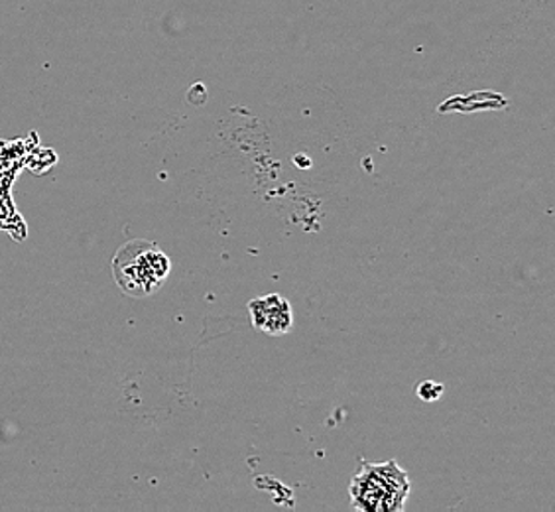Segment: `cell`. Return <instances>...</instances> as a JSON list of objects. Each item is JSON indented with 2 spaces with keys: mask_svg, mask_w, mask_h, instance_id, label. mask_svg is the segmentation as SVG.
I'll return each instance as SVG.
<instances>
[{
  "mask_svg": "<svg viewBox=\"0 0 555 512\" xmlns=\"http://www.w3.org/2000/svg\"><path fill=\"white\" fill-rule=\"evenodd\" d=\"M412 483L396 461L363 463L349 485L351 507L364 512H400L406 507Z\"/></svg>",
  "mask_w": 555,
  "mask_h": 512,
  "instance_id": "cell-1",
  "label": "cell"
},
{
  "mask_svg": "<svg viewBox=\"0 0 555 512\" xmlns=\"http://www.w3.org/2000/svg\"><path fill=\"white\" fill-rule=\"evenodd\" d=\"M171 263L156 243L130 241L118 248L113 258V274L118 289L134 298H144L164 286L170 274Z\"/></svg>",
  "mask_w": 555,
  "mask_h": 512,
  "instance_id": "cell-2",
  "label": "cell"
},
{
  "mask_svg": "<svg viewBox=\"0 0 555 512\" xmlns=\"http://www.w3.org/2000/svg\"><path fill=\"white\" fill-rule=\"evenodd\" d=\"M248 311L253 325L268 335H286L294 328L292 306L280 294H268L264 298L253 299L248 304Z\"/></svg>",
  "mask_w": 555,
  "mask_h": 512,
  "instance_id": "cell-3",
  "label": "cell"
},
{
  "mask_svg": "<svg viewBox=\"0 0 555 512\" xmlns=\"http://www.w3.org/2000/svg\"><path fill=\"white\" fill-rule=\"evenodd\" d=\"M441 395H443V384L426 381V383H422L417 386V396H420L422 400H426V402H436L438 398H441Z\"/></svg>",
  "mask_w": 555,
  "mask_h": 512,
  "instance_id": "cell-4",
  "label": "cell"
}]
</instances>
